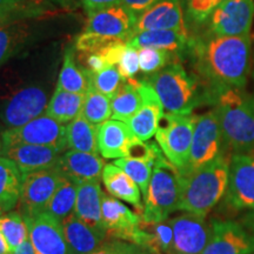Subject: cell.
Here are the masks:
<instances>
[{
  "label": "cell",
  "instance_id": "6da1fadb",
  "mask_svg": "<svg viewBox=\"0 0 254 254\" xmlns=\"http://www.w3.org/2000/svg\"><path fill=\"white\" fill-rule=\"evenodd\" d=\"M189 52L206 82V95L213 103L227 90H244L251 69V38L219 37L205 32L192 38Z\"/></svg>",
  "mask_w": 254,
  "mask_h": 254
},
{
  "label": "cell",
  "instance_id": "7a4b0ae2",
  "mask_svg": "<svg viewBox=\"0 0 254 254\" xmlns=\"http://www.w3.org/2000/svg\"><path fill=\"white\" fill-rule=\"evenodd\" d=\"M213 104L227 151L254 157V94L227 90Z\"/></svg>",
  "mask_w": 254,
  "mask_h": 254
},
{
  "label": "cell",
  "instance_id": "3957f363",
  "mask_svg": "<svg viewBox=\"0 0 254 254\" xmlns=\"http://www.w3.org/2000/svg\"><path fill=\"white\" fill-rule=\"evenodd\" d=\"M231 157L221 155L190 176L183 177L179 211L206 218L226 194Z\"/></svg>",
  "mask_w": 254,
  "mask_h": 254
},
{
  "label": "cell",
  "instance_id": "277c9868",
  "mask_svg": "<svg viewBox=\"0 0 254 254\" xmlns=\"http://www.w3.org/2000/svg\"><path fill=\"white\" fill-rule=\"evenodd\" d=\"M144 81L155 91L167 113L189 116L202 101H207L206 94L199 90L198 78L178 62L171 63Z\"/></svg>",
  "mask_w": 254,
  "mask_h": 254
},
{
  "label": "cell",
  "instance_id": "5b68a950",
  "mask_svg": "<svg viewBox=\"0 0 254 254\" xmlns=\"http://www.w3.org/2000/svg\"><path fill=\"white\" fill-rule=\"evenodd\" d=\"M182 189V173L161 153L155 160L147 194L144 198L141 221L150 224L161 222L179 211Z\"/></svg>",
  "mask_w": 254,
  "mask_h": 254
},
{
  "label": "cell",
  "instance_id": "8992f818",
  "mask_svg": "<svg viewBox=\"0 0 254 254\" xmlns=\"http://www.w3.org/2000/svg\"><path fill=\"white\" fill-rule=\"evenodd\" d=\"M224 154L230 152L225 146L217 111L213 109L195 116L189 163L180 172L182 176H190Z\"/></svg>",
  "mask_w": 254,
  "mask_h": 254
},
{
  "label": "cell",
  "instance_id": "52a82bcc",
  "mask_svg": "<svg viewBox=\"0 0 254 254\" xmlns=\"http://www.w3.org/2000/svg\"><path fill=\"white\" fill-rule=\"evenodd\" d=\"M194 117L192 114L184 116L164 112L155 132V141L160 150L180 172L189 163Z\"/></svg>",
  "mask_w": 254,
  "mask_h": 254
},
{
  "label": "cell",
  "instance_id": "ba28073f",
  "mask_svg": "<svg viewBox=\"0 0 254 254\" xmlns=\"http://www.w3.org/2000/svg\"><path fill=\"white\" fill-rule=\"evenodd\" d=\"M49 93L39 85H25L0 94V122L8 128L20 127L43 116Z\"/></svg>",
  "mask_w": 254,
  "mask_h": 254
},
{
  "label": "cell",
  "instance_id": "9c48e42d",
  "mask_svg": "<svg viewBox=\"0 0 254 254\" xmlns=\"http://www.w3.org/2000/svg\"><path fill=\"white\" fill-rule=\"evenodd\" d=\"M2 148L15 145L49 146L64 152L67 150L66 126L52 117L43 114L20 127L1 133Z\"/></svg>",
  "mask_w": 254,
  "mask_h": 254
},
{
  "label": "cell",
  "instance_id": "30bf717a",
  "mask_svg": "<svg viewBox=\"0 0 254 254\" xmlns=\"http://www.w3.org/2000/svg\"><path fill=\"white\" fill-rule=\"evenodd\" d=\"M56 166L24 174L18 211L25 219H34L44 213L57 189L64 179Z\"/></svg>",
  "mask_w": 254,
  "mask_h": 254
},
{
  "label": "cell",
  "instance_id": "8fae6325",
  "mask_svg": "<svg viewBox=\"0 0 254 254\" xmlns=\"http://www.w3.org/2000/svg\"><path fill=\"white\" fill-rule=\"evenodd\" d=\"M101 220L106 237L111 240H124L144 246V232L140 227L141 217L112 195L103 194Z\"/></svg>",
  "mask_w": 254,
  "mask_h": 254
},
{
  "label": "cell",
  "instance_id": "7c38bea8",
  "mask_svg": "<svg viewBox=\"0 0 254 254\" xmlns=\"http://www.w3.org/2000/svg\"><path fill=\"white\" fill-rule=\"evenodd\" d=\"M254 0H222L207 21L208 33L219 37L250 36Z\"/></svg>",
  "mask_w": 254,
  "mask_h": 254
},
{
  "label": "cell",
  "instance_id": "4fadbf2b",
  "mask_svg": "<svg viewBox=\"0 0 254 254\" xmlns=\"http://www.w3.org/2000/svg\"><path fill=\"white\" fill-rule=\"evenodd\" d=\"M225 205L233 212L254 211V157L232 154Z\"/></svg>",
  "mask_w": 254,
  "mask_h": 254
},
{
  "label": "cell",
  "instance_id": "5bb4252c",
  "mask_svg": "<svg viewBox=\"0 0 254 254\" xmlns=\"http://www.w3.org/2000/svg\"><path fill=\"white\" fill-rule=\"evenodd\" d=\"M202 254H254V232L237 221L214 219Z\"/></svg>",
  "mask_w": 254,
  "mask_h": 254
},
{
  "label": "cell",
  "instance_id": "9a60e30c",
  "mask_svg": "<svg viewBox=\"0 0 254 254\" xmlns=\"http://www.w3.org/2000/svg\"><path fill=\"white\" fill-rule=\"evenodd\" d=\"M138 15L122 4L97 9L88 13L85 32L128 41L134 34Z\"/></svg>",
  "mask_w": 254,
  "mask_h": 254
},
{
  "label": "cell",
  "instance_id": "2e32d148",
  "mask_svg": "<svg viewBox=\"0 0 254 254\" xmlns=\"http://www.w3.org/2000/svg\"><path fill=\"white\" fill-rule=\"evenodd\" d=\"M170 221L173 228L170 254H202L209 238L205 217L185 212Z\"/></svg>",
  "mask_w": 254,
  "mask_h": 254
},
{
  "label": "cell",
  "instance_id": "e0dca14e",
  "mask_svg": "<svg viewBox=\"0 0 254 254\" xmlns=\"http://www.w3.org/2000/svg\"><path fill=\"white\" fill-rule=\"evenodd\" d=\"M34 254H71L66 243L62 222L44 212L34 219H25Z\"/></svg>",
  "mask_w": 254,
  "mask_h": 254
},
{
  "label": "cell",
  "instance_id": "ac0fdd59",
  "mask_svg": "<svg viewBox=\"0 0 254 254\" xmlns=\"http://www.w3.org/2000/svg\"><path fill=\"white\" fill-rule=\"evenodd\" d=\"M151 30H177L190 33L183 0H159L138 17L134 33Z\"/></svg>",
  "mask_w": 254,
  "mask_h": 254
},
{
  "label": "cell",
  "instance_id": "d6986e66",
  "mask_svg": "<svg viewBox=\"0 0 254 254\" xmlns=\"http://www.w3.org/2000/svg\"><path fill=\"white\" fill-rule=\"evenodd\" d=\"M139 92L142 98L141 109L127 122L133 135L141 141H148L155 135L158 123L165 112L163 104L147 82L140 81Z\"/></svg>",
  "mask_w": 254,
  "mask_h": 254
},
{
  "label": "cell",
  "instance_id": "ffe728a7",
  "mask_svg": "<svg viewBox=\"0 0 254 254\" xmlns=\"http://www.w3.org/2000/svg\"><path fill=\"white\" fill-rule=\"evenodd\" d=\"M105 165L104 158L99 154L69 150L62 154L57 167L66 179L79 185L87 182H99Z\"/></svg>",
  "mask_w": 254,
  "mask_h": 254
},
{
  "label": "cell",
  "instance_id": "44dd1931",
  "mask_svg": "<svg viewBox=\"0 0 254 254\" xmlns=\"http://www.w3.org/2000/svg\"><path fill=\"white\" fill-rule=\"evenodd\" d=\"M0 154L14 161L25 174L56 166L63 152L49 146L15 145L1 148Z\"/></svg>",
  "mask_w": 254,
  "mask_h": 254
},
{
  "label": "cell",
  "instance_id": "7402d4cb",
  "mask_svg": "<svg viewBox=\"0 0 254 254\" xmlns=\"http://www.w3.org/2000/svg\"><path fill=\"white\" fill-rule=\"evenodd\" d=\"M192 37L187 32L177 30H151L136 32L131 39L127 41L133 49L139 50L141 47H152L173 55L176 58L183 53L189 52Z\"/></svg>",
  "mask_w": 254,
  "mask_h": 254
},
{
  "label": "cell",
  "instance_id": "603a6c76",
  "mask_svg": "<svg viewBox=\"0 0 254 254\" xmlns=\"http://www.w3.org/2000/svg\"><path fill=\"white\" fill-rule=\"evenodd\" d=\"M135 136L125 122L110 119L98 128V148L104 159L127 157L128 147Z\"/></svg>",
  "mask_w": 254,
  "mask_h": 254
},
{
  "label": "cell",
  "instance_id": "cb8c5ba5",
  "mask_svg": "<svg viewBox=\"0 0 254 254\" xmlns=\"http://www.w3.org/2000/svg\"><path fill=\"white\" fill-rule=\"evenodd\" d=\"M62 226L71 254H90L107 239L106 234L90 227L74 213L64 219Z\"/></svg>",
  "mask_w": 254,
  "mask_h": 254
},
{
  "label": "cell",
  "instance_id": "d4e9b609",
  "mask_svg": "<svg viewBox=\"0 0 254 254\" xmlns=\"http://www.w3.org/2000/svg\"><path fill=\"white\" fill-rule=\"evenodd\" d=\"M103 190L99 182H87L78 185L74 215L94 230L106 234L101 220Z\"/></svg>",
  "mask_w": 254,
  "mask_h": 254
},
{
  "label": "cell",
  "instance_id": "484cf974",
  "mask_svg": "<svg viewBox=\"0 0 254 254\" xmlns=\"http://www.w3.org/2000/svg\"><path fill=\"white\" fill-rule=\"evenodd\" d=\"M101 180L110 195L134 206L141 215L144 209L141 202V190L122 168L114 164H106L101 174Z\"/></svg>",
  "mask_w": 254,
  "mask_h": 254
},
{
  "label": "cell",
  "instance_id": "4316f807",
  "mask_svg": "<svg viewBox=\"0 0 254 254\" xmlns=\"http://www.w3.org/2000/svg\"><path fill=\"white\" fill-rule=\"evenodd\" d=\"M24 173L11 159L0 155V207L11 212L19 204Z\"/></svg>",
  "mask_w": 254,
  "mask_h": 254
},
{
  "label": "cell",
  "instance_id": "83f0119b",
  "mask_svg": "<svg viewBox=\"0 0 254 254\" xmlns=\"http://www.w3.org/2000/svg\"><path fill=\"white\" fill-rule=\"evenodd\" d=\"M57 87L60 90L81 95L86 94L92 87L91 73L77 65L72 47H68L65 51L63 67L59 73Z\"/></svg>",
  "mask_w": 254,
  "mask_h": 254
},
{
  "label": "cell",
  "instance_id": "f1b7e54d",
  "mask_svg": "<svg viewBox=\"0 0 254 254\" xmlns=\"http://www.w3.org/2000/svg\"><path fill=\"white\" fill-rule=\"evenodd\" d=\"M98 128L82 116L72 120L66 126V141L67 148L72 151L100 154L98 148Z\"/></svg>",
  "mask_w": 254,
  "mask_h": 254
},
{
  "label": "cell",
  "instance_id": "f546056e",
  "mask_svg": "<svg viewBox=\"0 0 254 254\" xmlns=\"http://www.w3.org/2000/svg\"><path fill=\"white\" fill-rule=\"evenodd\" d=\"M140 81L135 79L125 80L119 91L111 98L112 119L127 123L141 109L142 98L139 92Z\"/></svg>",
  "mask_w": 254,
  "mask_h": 254
},
{
  "label": "cell",
  "instance_id": "4dcf8cb0",
  "mask_svg": "<svg viewBox=\"0 0 254 254\" xmlns=\"http://www.w3.org/2000/svg\"><path fill=\"white\" fill-rule=\"evenodd\" d=\"M84 99L85 95L71 93V92L56 87L45 114L62 124L71 123L81 114Z\"/></svg>",
  "mask_w": 254,
  "mask_h": 254
},
{
  "label": "cell",
  "instance_id": "1f68e13d",
  "mask_svg": "<svg viewBox=\"0 0 254 254\" xmlns=\"http://www.w3.org/2000/svg\"><path fill=\"white\" fill-rule=\"evenodd\" d=\"M30 37L28 26L23 21H12L0 26V67L24 49Z\"/></svg>",
  "mask_w": 254,
  "mask_h": 254
},
{
  "label": "cell",
  "instance_id": "d6a6232c",
  "mask_svg": "<svg viewBox=\"0 0 254 254\" xmlns=\"http://www.w3.org/2000/svg\"><path fill=\"white\" fill-rule=\"evenodd\" d=\"M144 232V247L153 254H170L173 241V228L170 219L161 222H140Z\"/></svg>",
  "mask_w": 254,
  "mask_h": 254
},
{
  "label": "cell",
  "instance_id": "836d02e7",
  "mask_svg": "<svg viewBox=\"0 0 254 254\" xmlns=\"http://www.w3.org/2000/svg\"><path fill=\"white\" fill-rule=\"evenodd\" d=\"M78 184L64 178L60 185L50 200L46 211L47 213L58 219L62 222L69 215L74 213L75 201H77Z\"/></svg>",
  "mask_w": 254,
  "mask_h": 254
},
{
  "label": "cell",
  "instance_id": "e575fe53",
  "mask_svg": "<svg viewBox=\"0 0 254 254\" xmlns=\"http://www.w3.org/2000/svg\"><path fill=\"white\" fill-rule=\"evenodd\" d=\"M0 232L4 236L11 253L30 238L27 221L19 211H11L0 215Z\"/></svg>",
  "mask_w": 254,
  "mask_h": 254
},
{
  "label": "cell",
  "instance_id": "d590c367",
  "mask_svg": "<svg viewBox=\"0 0 254 254\" xmlns=\"http://www.w3.org/2000/svg\"><path fill=\"white\" fill-rule=\"evenodd\" d=\"M80 116L93 125L100 126L112 117L111 99L91 87L90 91L85 94Z\"/></svg>",
  "mask_w": 254,
  "mask_h": 254
},
{
  "label": "cell",
  "instance_id": "8d00e7d4",
  "mask_svg": "<svg viewBox=\"0 0 254 254\" xmlns=\"http://www.w3.org/2000/svg\"><path fill=\"white\" fill-rule=\"evenodd\" d=\"M113 164L122 168L124 172L139 186L141 194L145 198L146 194H147L148 186H150L155 161L139 160V159L125 157L116 159Z\"/></svg>",
  "mask_w": 254,
  "mask_h": 254
},
{
  "label": "cell",
  "instance_id": "74e56055",
  "mask_svg": "<svg viewBox=\"0 0 254 254\" xmlns=\"http://www.w3.org/2000/svg\"><path fill=\"white\" fill-rule=\"evenodd\" d=\"M222 0H183L187 27L194 28L207 23Z\"/></svg>",
  "mask_w": 254,
  "mask_h": 254
},
{
  "label": "cell",
  "instance_id": "f35d334b",
  "mask_svg": "<svg viewBox=\"0 0 254 254\" xmlns=\"http://www.w3.org/2000/svg\"><path fill=\"white\" fill-rule=\"evenodd\" d=\"M140 71L145 74H154L166 67L176 57L166 51H161L152 47H141L138 50Z\"/></svg>",
  "mask_w": 254,
  "mask_h": 254
},
{
  "label": "cell",
  "instance_id": "ab89813d",
  "mask_svg": "<svg viewBox=\"0 0 254 254\" xmlns=\"http://www.w3.org/2000/svg\"><path fill=\"white\" fill-rule=\"evenodd\" d=\"M91 80L92 87L99 93L109 97L110 99L125 82L117 66H109L101 72L94 73V74L91 73Z\"/></svg>",
  "mask_w": 254,
  "mask_h": 254
},
{
  "label": "cell",
  "instance_id": "60d3db41",
  "mask_svg": "<svg viewBox=\"0 0 254 254\" xmlns=\"http://www.w3.org/2000/svg\"><path fill=\"white\" fill-rule=\"evenodd\" d=\"M118 39L99 36V34L84 32L75 40V49L81 53H98L112 45Z\"/></svg>",
  "mask_w": 254,
  "mask_h": 254
},
{
  "label": "cell",
  "instance_id": "b9f144b4",
  "mask_svg": "<svg viewBox=\"0 0 254 254\" xmlns=\"http://www.w3.org/2000/svg\"><path fill=\"white\" fill-rule=\"evenodd\" d=\"M90 254H153L144 246L127 243L124 240L112 239L105 241L104 244Z\"/></svg>",
  "mask_w": 254,
  "mask_h": 254
},
{
  "label": "cell",
  "instance_id": "7bdbcfd3",
  "mask_svg": "<svg viewBox=\"0 0 254 254\" xmlns=\"http://www.w3.org/2000/svg\"><path fill=\"white\" fill-rule=\"evenodd\" d=\"M128 45V44H127ZM117 68L124 80H129L134 79L136 73L140 71V64H139V55L138 50L133 49L131 46H127V49L124 52V55L120 58Z\"/></svg>",
  "mask_w": 254,
  "mask_h": 254
},
{
  "label": "cell",
  "instance_id": "ee69618b",
  "mask_svg": "<svg viewBox=\"0 0 254 254\" xmlns=\"http://www.w3.org/2000/svg\"><path fill=\"white\" fill-rule=\"evenodd\" d=\"M81 58L84 59V62H82L84 67L82 68H85L92 74L101 72L103 69L109 67L101 53H81Z\"/></svg>",
  "mask_w": 254,
  "mask_h": 254
},
{
  "label": "cell",
  "instance_id": "f6af8a7d",
  "mask_svg": "<svg viewBox=\"0 0 254 254\" xmlns=\"http://www.w3.org/2000/svg\"><path fill=\"white\" fill-rule=\"evenodd\" d=\"M28 0H0V12L13 13L23 17L27 11Z\"/></svg>",
  "mask_w": 254,
  "mask_h": 254
},
{
  "label": "cell",
  "instance_id": "bcb514c9",
  "mask_svg": "<svg viewBox=\"0 0 254 254\" xmlns=\"http://www.w3.org/2000/svg\"><path fill=\"white\" fill-rule=\"evenodd\" d=\"M159 0H120V4L125 6L126 8L131 9L133 13L140 15L142 12L153 6Z\"/></svg>",
  "mask_w": 254,
  "mask_h": 254
},
{
  "label": "cell",
  "instance_id": "7dc6e473",
  "mask_svg": "<svg viewBox=\"0 0 254 254\" xmlns=\"http://www.w3.org/2000/svg\"><path fill=\"white\" fill-rule=\"evenodd\" d=\"M84 7L88 13L97 11V9L109 7V6L120 4V0H82Z\"/></svg>",
  "mask_w": 254,
  "mask_h": 254
},
{
  "label": "cell",
  "instance_id": "c3c4849f",
  "mask_svg": "<svg viewBox=\"0 0 254 254\" xmlns=\"http://www.w3.org/2000/svg\"><path fill=\"white\" fill-rule=\"evenodd\" d=\"M12 254H34L33 247H32V244L30 241V238H28V240L25 241L24 244H21V245L19 246L18 249L15 250Z\"/></svg>",
  "mask_w": 254,
  "mask_h": 254
},
{
  "label": "cell",
  "instance_id": "681fc988",
  "mask_svg": "<svg viewBox=\"0 0 254 254\" xmlns=\"http://www.w3.org/2000/svg\"><path fill=\"white\" fill-rule=\"evenodd\" d=\"M20 18V15L13 13H6V12H0V26L1 25L12 23V21H17Z\"/></svg>",
  "mask_w": 254,
  "mask_h": 254
},
{
  "label": "cell",
  "instance_id": "f907efd6",
  "mask_svg": "<svg viewBox=\"0 0 254 254\" xmlns=\"http://www.w3.org/2000/svg\"><path fill=\"white\" fill-rule=\"evenodd\" d=\"M243 225L249 228L250 231L254 232V211H250L249 213L243 218Z\"/></svg>",
  "mask_w": 254,
  "mask_h": 254
},
{
  "label": "cell",
  "instance_id": "816d5d0a",
  "mask_svg": "<svg viewBox=\"0 0 254 254\" xmlns=\"http://www.w3.org/2000/svg\"><path fill=\"white\" fill-rule=\"evenodd\" d=\"M0 254H12L11 251L8 249L7 243H6L4 236L0 232Z\"/></svg>",
  "mask_w": 254,
  "mask_h": 254
},
{
  "label": "cell",
  "instance_id": "f5cc1de1",
  "mask_svg": "<svg viewBox=\"0 0 254 254\" xmlns=\"http://www.w3.org/2000/svg\"><path fill=\"white\" fill-rule=\"evenodd\" d=\"M52 1H55L59 5H67V2L69 1V0H52Z\"/></svg>",
  "mask_w": 254,
  "mask_h": 254
},
{
  "label": "cell",
  "instance_id": "db71d44e",
  "mask_svg": "<svg viewBox=\"0 0 254 254\" xmlns=\"http://www.w3.org/2000/svg\"><path fill=\"white\" fill-rule=\"evenodd\" d=\"M252 78L254 80V57H253V71H252Z\"/></svg>",
  "mask_w": 254,
  "mask_h": 254
},
{
  "label": "cell",
  "instance_id": "11a10c76",
  "mask_svg": "<svg viewBox=\"0 0 254 254\" xmlns=\"http://www.w3.org/2000/svg\"><path fill=\"white\" fill-rule=\"evenodd\" d=\"M1 148H2V141H1V136H0V152H1Z\"/></svg>",
  "mask_w": 254,
  "mask_h": 254
},
{
  "label": "cell",
  "instance_id": "9f6ffc18",
  "mask_svg": "<svg viewBox=\"0 0 254 254\" xmlns=\"http://www.w3.org/2000/svg\"><path fill=\"white\" fill-rule=\"evenodd\" d=\"M1 213H2V209H1V207H0V215H1Z\"/></svg>",
  "mask_w": 254,
  "mask_h": 254
},
{
  "label": "cell",
  "instance_id": "6f0895ef",
  "mask_svg": "<svg viewBox=\"0 0 254 254\" xmlns=\"http://www.w3.org/2000/svg\"><path fill=\"white\" fill-rule=\"evenodd\" d=\"M33 1H34V0H33ZM36 1H40V0H36Z\"/></svg>",
  "mask_w": 254,
  "mask_h": 254
}]
</instances>
